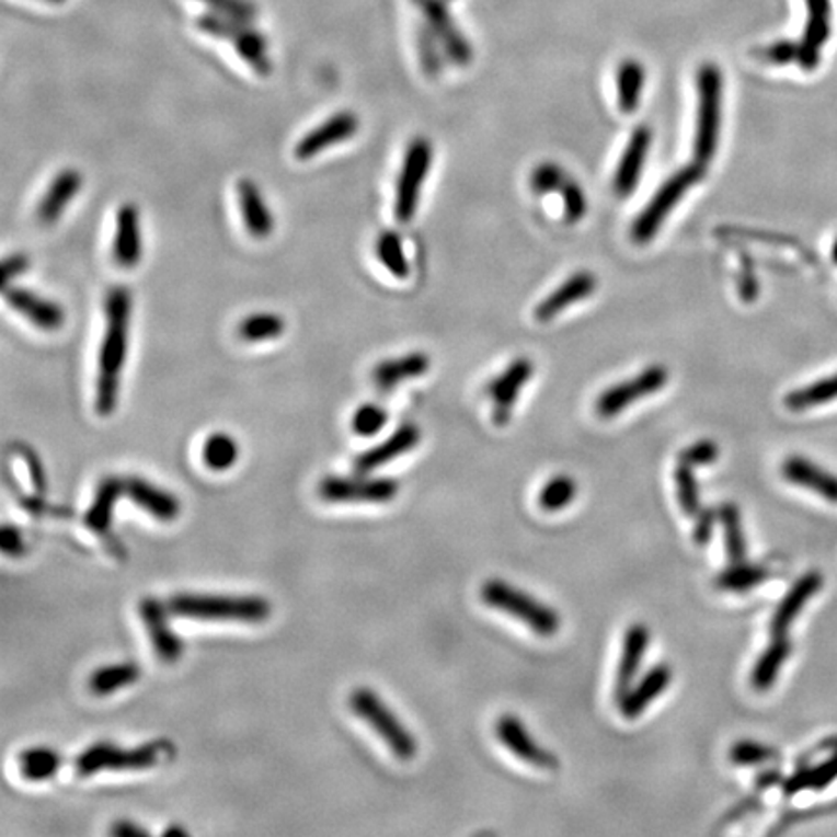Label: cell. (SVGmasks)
I'll list each match as a JSON object with an SVG mask.
<instances>
[{"label": "cell", "instance_id": "6da1fadb", "mask_svg": "<svg viewBox=\"0 0 837 837\" xmlns=\"http://www.w3.org/2000/svg\"><path fill=\"white\" fill-rule=\"evenodd\" d=\"M133 320V294L128 287L117 285L105 295V330L101 337L98 380H95V411L110 417L117 410L121 372L126 363Z\"/></svg>", "mask_w": 837, "mask_h": 837}, {"label": "cell", "instance_id": "7a4b0ae2", "mask_svg": "<svg viewBox=\"0 0 837 837\" xmlns=\"http://www.w3.org/2000/svg\"><path fill=\"white\" fill-rule=\"evenodd\" d=\"M169 611L186 619L262 622L272 609L259 595L176 594L169 601Z\"/></svg>", "mask_w": 837, "mask_h": 837}, {"label": "cell", "instance_id": "3957f363", "mask_svg": "<svg viewBox=\"0 0 837 837\" xmlns=\"http://www.w3.org/2000/svg\"><path fill=\"white\" fill-rule=\"evenodd\" d=\"M698 113H696L695 161L708 165L718 153L721 133L723 74L720 67L706 62L696 74Z\"/></svg>", "mask_w": 837, "mask_h": 837}, {"label": "cell", "instance_id": "277c9868", "mask_svg": "<svg viewBox=\"0 0 837 837\" xmlns=\"http://www.w3.org/2000/svg\"><path fill=\"white\" fill-rule=\"evenodd\" d=\"M196 27L202 34L209 35L214 39L229 42L233 45L234 53L249 65L259 76L272 74V59H270L268 39L260 34L252 22L237 20V18L223 16L218 12H206L196 18Z\"/></svg>", "mask_w": 837, "mask_h": 837}, {"label": "cell", "instance_id": "5b68a950", "mask_svg": "<svg viewBox=\"0 0 837 837\" xmlns=\"http://www.w3.org/2000/svg\"><path fill=\"white\" fill-rule=\"evenodd\" d=\"M481 597L489 607L516 617L539 637H553L561 628V617L549 605L537 601L536 597L519 592L518 587L503 580H489L481 589Z\"/></svg>", "mask_w": 837, "mask_h": 837}, {"label": "cell", "instance_id": "8992f818", "mask_svg": "<svg viewBox=\"0 0 837 837\" xmlns=\"http://www.w3.org/2000/svg\"><path fill=\"white\" fill-rule=\"evenodd\" d=\"M702 163L695 161L692 165L678 169L675 175H670L662 186L660 191L653 194L652 200L645 206L640 216L634 219L630 234H632V241L638 244L650 243L653 237L660 231V227L663 226V221L667 219L670 211L677 208L678 202L685 196V194L703 179Z\"/></svg>", "mask_w": 837, "mask_h": 837}, {"label": "cell", "instance_id": "52a82bcc", "mask_svg": "<svg viewBox=\"0 0 837 837\" xmlns=\"http://www.w3.org/2000/svg\"><path fill=\"white\" fill-rule=\"evenodd\" d=\"M349 706L355 715H359L360 720L367 721L370 727L375 729V733L385 741L395 758L411 760L415 756L417 753L415 738L402 721L395 718L394 712L380 700L377 692H372L369 688H359L349 696Z\"/></svg>", "mask_w": 837, "mask_h": 837}, {"label": "cell", "instance_id": "ba28073f", "mask_svg": "<svg viewBox=\"0 0 837 837\" xmlns=\"http://www.w3.org/2000/svg\"><path fill=\"white\" fill-rule=\"evenodd\" d=\"M169 750V743H148L140 748H118L100 743L85 748L84 753L76 758L74 768L84 778L103 770H148L158 766L161 756Z\"/></svg>", "mask_w": 837, "mask_h": 837}, {"label": "cell", "instance_id": "9c48e42d", "mask_svg": "<svg viewBox=\"0 0 837 837\" xmlns=\"http://www.w3.org/2000/svg\"><path fill=\"white\" fill-rule=\"evenodd\" d=\"M431 161L433 146L427 138H413L403 156L402 171L395 183L394 214L400 223H410L417 211Z\"/></svg>", "mask_w": 837, "mask_h": 837}, {"label": "cell", "instance_id": "30bf717a", "mask_svg": "<svg viewBox=\"0 0 837 837\" xmlns=\"http://www.w3.org/2000/svg\"><path fill=\"white\" fill-rule=\"evenodd\" d=\"M667 380H669L667 369L662 365H652L642 370L638 377L628 378L624 382H619L601 392L595 402V411L599 417H615L638 400H644L647 395L660 392L663 386L667 385Z\"/></svg>", "mask_w": 837, "mask_h": 837}, {"label": "cell", "instance_id": "8fae6325", "mask_svg": "<svg viewBox=\"0 0 837 837\" xmlns=\"http://www.w3.org/2000/svg\"><path fill=\"white\" fill-rule=\"evenodd\" d=\"M400 485L394 479H322L319 494L322 501L334 504H386L392 503Z\"/></svg>", "mask_w": 837, "mask_h": 837}, {"label": "cell", "instance_id": "7c38bea8", "mask_svg": "<svg viewBox=\"0 0 837 837\" xmlns=\"http://www.w3.org/2000/svg\"><path fill=\"white\" fill-rule=\"evenodd\" d=\"M359 117L353 111H340L302 136L295 146V158L299 161L312 160L322 151L330 150L337 144L347 142L352 136L359 133Z\"/></svg>", "mask_w": 837, "mask_h": 837}, {"label": "cell", "instance_id": "4fadbf2b", "mask_svg": "<svg viewBox=\"0 0 837 837\" xmlns=\"http://www.w3.org/2000/svg\"><path fill=\"white\" fill-rule=\"evenodd\" d=\"M534 375V363L521 357L506 367L501 377L493 378L486 386V394L493 400L494 425L503 427L508 423L514 405L518 402L519 392Z\"/></svg>", "mask_w": 837, "mask_h": 837}, {"label": "cell", "instance_id": "5bb4252c", "mask_svg": "<svg viewBox=\"0 0 837 837\" xmlns=\"http://www.w3.org/2000/svg\"><path fill=\"white\" fill-rule=\"evenodd\" d=\"M4 301L43 332H57L65 326L67 314L59 302L45 299L32 289L9 285L4 287Z\"/></svg>", "mask_w": 837, "mask_h": 837}, {"label": "cell", "instance_id": "9a60e30c", "mask_svg": "<svg viewBox=\"0 0 837 837\" xmlns=\"http://www.w3.org/2000/svg\"><path fill=\"white\" fill-rule=\"evenodd\" d=\"M496 737L501 738L512 754H516L521 763L531 764L541 770H554L559 768V760L553 753L539 745L536 738L529 735L528 729L514 715H503L496 721Z\"/></svg>", "mask_w": 837, "mask_h": 837}, {"label": "cell", "instance_id": "2e32d148", "mask_svg": "<svg viewBox=\"0 0 837 837\" xmlns=\"http://www.w3.org/2000/svg\"><path fill=\"white\" fill-rule=\"evenodd\" d=\"M832 34V0H806V25L799 42V65L814 70L821 62L822 49Z\"/></svg>", "mask_w": 837, "mask_h": 837}, {"label": "cell", "instance_id": "e0dca14e", "mask_svg": "<svg viewBox=\"0 0 837 837\" xmlns=\"http://www.w3.org/2000/svg\"><path fill=\"white\" fill-rule=\"evenodd\" d=\"M144 254L140 211L135 204H123L117 211V227L113 239V259L118 268L133 270L140 264Z\"/></svg>", "mask_w": 837, "mask_h": 837}, {"label": "cell", "instance_id": "ac0fdd59", "mask_svg": "<svg viewBox=\"0 0 837 837\" xmlns=\"http://www.w3.org/2000/svg\"><path fill=\"white\" fill-rule=\"evenodd\" d=\"M82 185H84V176L78 169L68 168L59 171L37 204L35 214L39 223L47 227L55 226L67 211L70 202L74 200L76 194L82 191Z\"/></svg>", "mask_w": 837, "mask_h": 837}, {"label": "cell", "instance_id": "d6986e66", "mask_svg": "<svg viewBox=\"0 0 837 837\" xmlns=\"http://www.w3.org/2000/svg\"><path fill=\"white\" fill-rule=\"evenodd\" d=\"M650 146H652V130L647 126H640L628 140V146L624 148L619 168L615 173V181H612L615 193L622 198H627L637 191L638 183L642 179Z\"/></svg>", "mask_w": 837, "mask_h": 837}, {"label": "cell", "instance_id": "ffe728a7", "mask_svg": "<svg viewBox=\"0 0 837 837\" xmlns=\"http://www.w3.org/2000/svg\"><path fill=\"white\" fill-rule=\"evenodd\" d=\"M140 615H142L151 645L161 662H179L183 655V642L173 632V628L169 627L165 607L158 599H144L140 604Z\"/></svg>", "mask_w": 837, "mask_h": 837}, {"label": "cell", "instance_id": "44dd1931", "mask_svg": "<svg viewBox=\"0 0 837 837\" xmlns=\"http://www.w3.org/2000/svg\"><path fill=\"white\" fill-rule=\"evenodd\" d=\"M822 586H824V578H822L821 572H806L796 580L788 595L781 599L778 609L773 611L770 622L771 634L786 637L789 628L799 617V612L803 611L804 605L809 604L814 595L821 592Z\"/></svg>", "mask_w": 837, "mask_h": 837}, {"label": "cell", "instance_id": "7402d4cb", "mask_svg": "<svg viewBox=\"0 0 837 837\" xmlns=\"http://www.w3.org/2000/svg\"><path fill=\"white\" fill-rule=\"evenodd\" d=\"M670 678H673V670L669 665L660 663L652 669L645 673L644 677L638 680V685H632L627 695L622 696L619 700L620 713L627 718V720H637L642 715L645 708L657 698L663 695L670 685Z\"/></svg>", "mask_w": 837, "mask_h": 837}, {"label": "cell", "instance_id": "603a6c76", "mask_svg": "<svg viewBox=\"0 0 837 837\" xmlns=\"http://www.w3.org/2000/svg\"><path fill=\"white\" fill-rule=\"evenodd\" d=\"M650 644V630L644 624H632L622 640L617 678H615V698L619 702L637 680L640 667L644 663L645 650Z\"/></svg>", "mask_w": 837, "mask_h": 837}, {"label": "cell", "instance_id": "cb8c5ba5", "mask_svg": "<svg viewBox=\"0 0 837 837\" xmlns=\"http://www.w3.org/2000/svg\"><path fill=\"white\" fill-rule=\"evenodd\" d=\"M781 473L789 483L809 489L824 501L837 504V475L816 466L814 461L806 460L803 456H789L781 466Z\"/></svg>", "mask_w": 837, "mask_h": 837}, {"label": "cell", "instance_id": "d4e9b609", "mask_svg": "<svg viewBox=\"0 0 837 837\" xmlns=\"http://www.w3.org/2000/svg\"><path fill=\"white\" fill-rule=\"evenodd\" d=\"M597 289V277L592 272H578L570 276L561 287H557L553 294L539 302L536 309V320L549 322L554 317L562 314L570 305L584 301Z\"/></svg>", "mask_w": 837, "mask_h": 837}, {"label": "cell", "instance_id": "484cf974", "mask_svg": "<svg viewBox=\"0 0 837 837\" xmlns=\"http://www.w3.org/2000/svg\"><path fill=\"white\" fill-rule=\"evenodd\" d=\"M421 443V431L415 425H402L395 431L394 435L386 438L385 443L372 446L367 452L360 454L355 460V471L357 473H370L375 469L382 468L388 461H394L403 454L413 450Z\"/></svg>", "mask_w": 837, "mask_h": 837}, {"label": "cell", "instance_id": "4316f807", "mask_svg": "<svg viewBox=\"0 0 837 837\" xmlns=\"http://www.w3.org/2000/svg\"><path fill=\"white\" fill-rule=\"evenodd\" d=\"M237 196L249 234L254 239H268L274 233V216L256 183L251 179H241L237 185Z\"/></svg>", "mask_w": 837, "mask_h": 837}, {"label": "cell", "instance_id": "83f0119b", "mask_svg": "<svg viewBox=\"0 0 837 837\" xmlns=\"http://www.w3.org/2000/svg\"><path fill=\"white\" fill-rule=\"evenodd\" d=\"M125 494L133 503L138 504L142 511L160 521H173L179 518L181 504L175 496L160 486L150 485L144 479H125Z\"/></svg>", "mask_w": 837, "mask_h": 837}, {"label": "cell", "instance_id": "f1b7e54d", "mask_svg": "<svg viewBox=\"0 0 837 837\" xmlns=\"http://www.w3.org/2000/svg\"><path fill=\"white\" fill-rule=\"evenodd\" d=\"M415 2L425 12L428 25H431V32L444 43V47L450 53V57L454 60H458L460 65H466L469 57H471L468 42H463L458 27L454 25L443 4L438 0H415Z\"/></svg>", "mask_w": 837, "mask_h": 837}, {"label": "cell", "instance_id": "f546056e", "mask_svg": "<svg viewBox=\"0 0 837 837\" xmlns=\"http://www.w3.org/2000/svg\"><path fill=\"white\" fill-rule=\"evenodd\" d=\"M428 369H431V359L427 353H408L398 359L378 363L372 369V380L382 392H388L403 380L423 377Z\"/></svg>", "mask_w": 837, "mask_h": 837}, {"label": "cell", "instance_id": "4dcf8cb0", "mask_svg": "<svg viewBox=\"0 0 837 837\" xmlns=\"http://www.w3.org/2000/svg\"><path fill=\"white\" fill-rule=\"evenodd\" d=\"M791 652H793V644L789 642L788 638L773 637V642L764 650L763 655L754 663V669L750 673V685H753L754 690L766 692L776 685L781 667L788 662Z\"/></svg>", "mask_w": 837, "mask_h": 837}, {"label": "cell", "instance_id": "1f68e13d", "mask_svg": "<svg viewBox=\"0 0 837 837\" xmlns=\"http://www.w3.org/2000/svg\"><path fill=\"white\" fill-rule=\"evenodd\" d=\"M125 494V479L107 478L95 491L92 506L85 512V524L95 534H105L113 519V511L118 498Z\"/></svg>", "mask_w": 837, "mask_h": 837}, {"label": "cell", "instance_id": "d6a6232c", "mask_svg": "<svg viewBox=\"0 0 837 837\" xmlns=\"http://www.w3.org/2000/svg\"><path fill=\"white\" fill-rule=\"evenodd\" d=\"M645 70L638 60L628 59L617 68L619 107L624 115L637 113L644 92Z\"/></svg>", "mask_w": 837, "mask_h": 837}, {"label": "cell", "instance_id": "836d02e7", "mask_svg": "<svg viewBox=\"0 0 837 837\" xmlns=\"http://www.w3.org/2000/svg\"><path fill=\"white\" fill-rule=\"evenodd\" d=\"M720 521L723 528V539H725V551H727L731 564L746 562L748 549H746V537L743 531V521H741V512L737 504L725 503L720 506Z\"/></svg>", "mask_w": 837, "mask_h": 837}, {"label": "cell", "instance_id": "e575fe53", "mask_svg": "<svg viewBox=\"0 0 837 837\" xmlns=\"http://www.w3.org/2000/svg\"><path fill=\"white\" fill-rule=\"evenodd\" d=\"M140 678V669L136 663H117L95 670L90 677V690L95 696H107L121 688L135 685Z\"/></svg>", "mask_w": 837, "mask_h": 837}, {"label": "cell", "instance_id": "d590c367", "mask_svg": "<svg viewBox=\"0 0 837 837\" xmlns=\"http://www.w3.org/2000/svg\"><path fill=\"white\" fill-rule=\"evenodd\" d=\"M285 320L276 312H256L239 322L237 334L249 344H259V342H268L284 335Z\"/></svg>", "mask_w": 837, "mask_h": 837}, {"label": "cell", "instance_id": "8d00e7d4", "mask_svg": "<svg viewBox=\"0 0 837 837\" xmlns=\"http://www.w3.org/2000/svg\"><path fill=\"white\" fill-rule=\"evenodd\" d=\"M837 400V372L828 378L803 386L786 398V405L791 411L813 410L818 405Z\"/></svg>", "mask_w": 837, "mask_h": 837}, {"label": "cell", "instance_id": "74e56055", "mask_svg": "<svg viewBox=\"0 0 837 837\" xmlns=\"http://www.w3.org/2000/svg\"><path fill=\"white\" fill-rule=\"evenodd\" d=\"M18 766L27 781H45L59 771L60 756L50 748H27L18 756Z\"/></svg>", "mask_w": 837, "mask_h": 837}, {"label": "cell", "instance_id": "f35d334b", "mask_svg": "<svg viewBox=\"0 0 837 837\" xmlns=\"http://www.w3.org/2000/svg\"><path fill=\"white\" fill-rule=\"evenodd\" d=\"M766 580H768V570L756 566V564L738 562V564H731L729 569L720 572V576L715 578V586L723 592L741 594V592H748L753 587L760 586Z\"/></svg>", "mask_w": 837, "mask_h": 837}, {"label": "cell", "instance_id": "ab89813d", "mask_svg": "<svg viewBox=\"0 0 837 837\" xmlns=\"http://www.w3.org/2000/svg\"><path fill=\"white\" fill-rule=\"evenodd\" d=\"M377 256L392 276L405 279L410 276V262L403 251L402 239L395 231H382L377 241Z\"/></svg>", "mask_w": 837, "mask_h": 837}, {"label": "cell", "instance_id": "60d3db41", "mask_svg": "<svg viewBox=\"0 0 837 837\" xmlns=\"http://www.w3.org/2000/svg\"><path fill=\"white\" fill-rule=\"evenodd\" d=\"M202 458L211 471H227L239 458V444L227 433H216L204 443Z\"/></svg>", "mask_w": 837, "mask_h": 837}, {"label": "cell", "instance_id": "b9f144b4", "mask_svg": "<svg viewBox=\"0 0 837 837\" xmlns=\"http://www.w3.org/2000/svg\"><path fill=\"white\" fill-rule=\"evenodd\" d=\"M578 494V485L570 475H554L539 491L537 504L544 512H559L566 508Z\"/></svg>", "mask_w": 837, "mask_h": 837}, {"label": "cell", "instance_id": "7bdbcfd3", "mask_svg": "<svg viewBox=\"0 0 837 837\" xmlns=\"http://www.w3.org/2000/svg\"><path fill=\"white\" fill-rule=\"evenodd\" d=\"M675 486H677L678 504L688 518H696L702 511V501H700V485L695 478V471L687 463L678 461L675 469Z\"/></svg>", "mask_w": 837, "mask_h": 837}, {"label": "cell", "instance_id": "ee69618b", "mask_svg": "<svg viewBox=\"0 0 837 837\" xmlns=\"http://www.w3.org/2000/svg\"><path fill=\"white\" fill-rule=\"evenodd\" d=\"M386 423H388V411L375 403H367L353 413L352 428L355 435L369 438V436L378 435L386 427Z\"/></svg>", "mask_w": 837, "mask_h": 837}, {"label": "cell", "instance_id": "f6af8a7d", "mask_svg": "<svg viewBox=\"0 0 837 837\" xmlns=\"http://www.w3.org/2000/svg\"><path fill=\"white\" fill-rule=\"evenodd\" d=\"M776 750L756 741H737L729 750V760L735 766H760L770 763Z\"/></svg>", "mask_w": 837, "mask_h": 837}, {"label": "cell", "instance_id": "bcb514c9", "mask_svg": "<svg viewBox=\"0 0 837 837\" xmlns=\"http://www.w3.org/2000/svg\"><path fill=\"white\" fill-rule=\"evenodd\" d=\"M566 181H569L566 173L554 163H541L531 173V188L537 194L559 193L562 186L566 185Z\"/></svg>", "mask_w": 837, "mask_h": 837}, {"label": "cell", "instance_id": "7dc6e473", "mask_svg": "<svg viewBox=\"0 0 837 837\" xmlns=\"http://www.w3.org/2000/svg\"><path fill=\"white\" fill-rule=\"evenodd\" d=\"M196 2L206 4L211 12L244 20V22H252L259 16V7L252 0H196Z\"/></svg>", "mask_w": 837, "mask_h": 837}, {"label": "cell", "instance_id": "c3c4849f", "mask_svg": "<svg viewBox=\"0 0 837 837\" xmlns=\"http://www.w3.org/2000/svg\"><path fill=\"white\" fill-rule=\"evenodd\" d=\"M562 200H564V216L569 223H576L580 219L586 216L587 202L586 194L580 188L576 181H566V185L562 186Z\"/></svg>", "mask_w": 837, "mask_h": 837}, {"label": "cell", "instance_id": "681fc988", "mask_svg": "<svg viewBox=\"0 0 837 837\" xmlns=\"http://www.w3.org/2000/svg\"><path fill=\"white\" fill-rule=\"evenodd\" d=\"M720 458V448L712 440H698L690 444L683 452L678 454V461L687 463L690 468L696 466H708Z\"/></svg>", "mask_w": 837, "mask_h": 837}, {"label": "cell", "instance_id": "f907efd6", "mask_svg": "<svg viewBox=\"0 0 837 837\" xmlns=\"http://www.w3.org/2000/svg\"><path fill=\"white\" fill-rule=\"evenodd\" d=\"M418 53H421V65L425 68L428 76L438 74L440 62H438V53L435 47V34L431 30H423L418 34Z\"/></svg>", "mask_w": 837, "mask_h": 837}, {"label": "cell", "instance_id": "816d5d0a", "mask_svg": "<svg viewBox=\"0 0 837 837\" xmlns=\"http://www.w3.org/2000/svg\"><path fill=\"white\" fill-rule=\"evenodd\" d=\"M718 518H720V508H702V511H700V514L695 518L696 526L695 534H692L696 544L706 547V544L710 543L713 534V524H715V519Z\"/></svg>", "mask_w": 837, "mask_h": 837}, {"label": "cell", "instance_id": "f5cc1de1", "mask_svg": "<svg viewBox=\"0 0 837 837\" xmlns=\"http://www.w3.org/2000/svg\"><path fill=\"white\" fill-rule=\"evenodd\" d=\"M837 779V754L828 758L826 763L818 764L811 768V789L822 791L829 788Z\"/></svg>", "mask_w": 837, "mask_h": 837}, {"label": "cell", "instance_id": "db71d44e", "mask_svg": "<svg viewBox=\"0 0 837 837\" xmlns=\"http://www.w3.org/2000/svg\"><path fill=\"white\" fill-rule=\"evenodd\" d=\"M799 55H801L799 43L778 42L766 49V57L773 65H791L793 60L799 62Z\"/></svg>", "mask_w": 837, "mask_h": 837}, {"label": "cell", "instance_id": "11a10c76", "mask_svg": "<svg viewBox=\"0 0 837 837\" xmlns=\"http://www.w3.org/2000/svg\"><path fill=\"white\" fill-rule=\"evenodd\" d=\"M20 454L24 458L27 471H30V478H32V485H34L37 493H45L47 483H45V471H43L42 460L37 458V454L34 452V448H27V446H20Z\"/></svg>", "mask_w": 837, "mask_h": 837}, {"label": "cell", "instance_id": "9f6ffc18", "mask_svg": "<svg viewBox=\"0 0 837 837\" xmlns=\"http://www.w3.org/2000/svg\"><path fill=\"white\" fill-rule=\"evenodd\" d=\"M0 549H2V553L10 554V557H20L24 553V537L20 534V529L7 524L0 531Z\"/></svg>", "mask_w": 837, "mask_h": 837}, {"label": "cell", "instance_id": "6f0895ef", "mask_svg": "<svg viewBox=\"0 0 837 837\" xmlns=\"http://www.w3.org/2000/svg\"><path fill=\"white\" fill-rule=\"evenodd\" d=\"M27 268H30V259L25 254L22 252L10 254L9 259H4L2 262V285L9 287L10 282L25 274Z\"/></svg>", "mask_w": 837, "mask_h": 837}, {"label": "cell", "instance_id": "680465c9", "mask_svg": "<svg viewBox=\"0 0 837 837\" xmlns=\"http://www.w3.org/2000/svg\"><path fill=\"white\" fill-rule=\"evenodd\" d=\"M806 788L811 789V768H804V770L796 771L795 776L786 779V783H783V793L788 796L796 795V793H801V791Z\"/></svg>", "mask_w": 837, "mask_h": 837}, {"label": "cell", "instance_id": "91938a15", "mask_svg": "<svg viewBox=\"0 0 837 837\" xmlns=\"http://www.w3.org/2000/svg\"><path fill=\"white\" fill-rule=\"evenodd\" d=\"M111 834L117 837L148 836V832H146V829L140 828V826H136L135 822L130 821H118L117 824L111 828Z\"/></svg>", "mask_w": 837, "mask_h": 837}, {"label": "cell", "instance_id": "94428289", "mask_svg": "<svg viewBox=\"0 0 837 837\" xmlns=\"http://www.w3.org/2000/svg\"><path fill=\"white\" fill-rule=\"evenodd\" d=\"M173 834H179V836H185L186 829H183V828H168V829H165V836H173Z\"/></svg>", "mask_w": 837, "mask_h": 837}, {"label": "cell", "instance_id": "6125c7cd", "mask_svg": "<svg viewBox=\"0 0 837 837\" xmlns=\"http://www.w3.org/2000/svg\"><path fill=\"white\" fill-rule=\"evenodd\" d=\"M832 260H834V264L837 266V239L832 244Z\"/></svg>", "mask_w": 837, "mask_h": 837}, {"label": "cell", "instance_id": "be15d7a7", "mask_svg": "<svg viewBox=\"0 0 837 837\" xmlns=\"http://www.w3.org/2000/svg\"><path fill=\"white\" fill-rule=\"evenodd\" d=\"M47 2H53V4H60V2H65V0H47Z\"/></svg>", "mask_w": 837, "mask_h": 837}]
</instances>
